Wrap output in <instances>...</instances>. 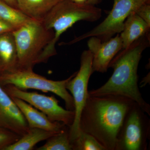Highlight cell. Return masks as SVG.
<instances>
[{
	"instance_id": "obj_1",
	"label": "cell",
	"mask_w": 150,
	"mask_h": 150,
	"mask_svg": "<svg viewBox=\"0 0 150 150\" xmlns=\"http://www.w3.org/2000/svg\"><path fill=\"white\" fill-rule=\"evenodd\" d=\"M135 102L121 96H88L81 113L80 130L93 137L105 150H115L118 132Z\"/></svg>"
},
{
	"instance_id": "obj_2",
	"label": "cell",
	"mask_w": 150,
	"mask_h": 150,
	"mask_svg": "<svg viewBox=\"0 0 150 150\" xmlns=\"http://www.w3.org/2000/svg\"><path fill=\"white\" fill-rule=\"evenodd\" d=\"M149 34L148 33L116 54L109 65L113 69L112 76L100 87L88 91L89 96L115 95L126 97L137 103L150 115V105L140 92L137 74L142 53L149 46Z\"/></svg>"
},
{
	"instance_id": "obj_3",
	"label": "cell",
	"mask_w": 150,
	"mask_h": 150,
	"mask_svg": "<svg viewBox=\"0 0 150 150\" xmlns=\"http://www.w3.org/2000/svg\"><path fill=\"white\" fill-rule=\"evenodd\" d=\"M102 16V10L87 3H75L62 0L48 13L42 21L48 29L54 33V38L37 60V64L45 63L56 54V45L61 35L76 23L81 21L94 22Z\"/></svg>"
},
{
	"instance_id": "obj_4",
	"label": "cell",
	"mask_w": 150,
	"mask_h": 150,
	"mask_svg": "<svg viewBox=\"0 0 150 150\" xmlns=\"http://www.w3.org/2000/svg\"><path fill=\"white\" fill-rule=\"evenodd\" d=\"M16 45L17 68L33 69L54 38V33L42 21L32 19L12 32Z\"/></svg>"
},
{
	"instance_id": "obj_5",
	"label": "cell",
	"mask_w": 150,
	"mask_h": 150,
	"mask_svg": "<svg viewBox=\"0 0 150 150\" xmlns=\"http://www.w3.org/2000/svg\"><path fill=\"white\" fill-rule=\"evenodd\" d=\"M76 72L62 81H53L36 74L33 69L16 68L11 71L0 73L1 86L12 85L18 88L25 90L34 89L43 92H52L64 101L66 109L74 111V99L66 88L67 84L74 76Z\"/></svg>"
},
{
	"instance_id": "obj_6",
	"label": "cell",
	"mask_w": 150,
	"mask_h": 150,
	"mask_svg": "<svg viewBox=\"0 0 150 150\" xmlns=\"http://www.w3.org/2000/svg\"><path fill=\"white\" fill-rule=\"evenodd\" d=\"M146 114L134 103L126 113L118 132L115 150H147L150 120Z\"/></svg>"
},
{
	"instance_id": "obj_7",
	"label": "cell",
	"mask_w": 150,
	"mask_h": 150,
	"mask_svg": "<svg viewBox=\"0 0 150 150\" xmlns=\"http://www.w3.org/2000/svg\"><path fill=\"white\" fill-rule=\"evenodd\" d=\"M149 2L150 0H114L112 10L102 22L67 44L71 45L91 37L99 38L102 41L110 39L115 34L121 33L130 13Z\"/></svg>"
},
{
	"instance_id": "obj_8",
	"label": "cell",
	"mask_w": 150,
	"mask_h": 150,
	"mask_svg": "<svg viewBox=\"0 0 150 150\" xmlns=\"http://www.w3.org/2000/svg\"><path fill=\"white\" fill-rule=\"evenodd\" d=\"M93 54L89 50L83 52L81 55L80 68L74 76L68 81L67 90L71 93L74 104L75 116L74 122L69 127L70 141L73 142L79 136L80 118L82 110L88 97V86L91 76L93 73Z\"/></svg>"
},
{
	"instance_id": "obj_9",
	"label": "cell",
	"mask_w": 150,
	"mask_h": 150,
	"mask_svg": "<svg viewBox=\"0 0 150 150\" xmlns=\"http://www.w3.org/2000/svg\"><path fill=\"white\" fill-rule=\"evenodd\" d=\"M11 97L24 100L45 114L50 120L61 122L70 127L74 119V111L65 109L54 96H47L35 92H28L12 85L1 86Z\"/></svg>"
},
{
	"instance_id": "obj_10",
	"label": "cell",
	"mask_w": 150,
	"mask_h": 150,
	"mask_svg": "<svg viewBox=\"0 0 150 150\" xmlns=\"http://www.w3.org/2000/svg\"><path fill=\"white\" fill-rule=\"evenodd\" d=\"M87 45L93 54V72H106L110 62L123 48L122 40L118 34L105 41L98 37L89 38Z\"/></svg>"
},
{
	"instance_id": "obj_11",
	"label": "cell",
	"mask_w": 150,
	"mask_h": 150,
	"mask_svg": "<svg viewBox=\"0 0 150 150\" xmlns=\"http://www.w3.org/2000/svg\"><path fill=\"white\" fill-rule=\"evenodd\" d=\"M0 127L19 136L28 132L30 127L19 108L0 86Z\"/></svg>"
},
{
	"instance_id": "obj_12",
	"label": "cell",
	"mask_w": 150,
	"mask_h": 150,
	"mask_svg": "<svg viewBox=\"0 0 150 150\" xmlns=\"http://www.w3.org/2000/svg\"><path fill=\"white\" fill-rule=\"evenodd\" d=\"M11 98L23 114L30 128H38L58 133L67 126L61 122L51 121L43 112L24 100L17 98Z\"/></svg>"
},
{
	"instance_id": "obj_13",
	"label": "cell",
	"mask_w": 150,
	"mask_h": 150,
	"mask_svg": "<svg viewBox=\"0 0 150 150\" xmlns=\"http://www.w3.org/2000/svg\"><path fill=\"white\" fill-rule=\"evenodd\" d=\"M150 26L135 11L129 14L125 23L120 35L123 48H128L140 38L149 33Z\"/></svg>"
},
{
	"instance_id": "obj_14",
	"label": "cell",
	"mask_w": 150,
	"mask_h": 150,
	"mask_svg": "<svg viewBox=\"0 0 150 150\" xmlns=\"http://www.w3.org/2000/svg\"><path fill=\"white\" fill-rule=\"evenodd\" d=\"M16 45L12 32L0 35V73L17 68Z\"/></svg>"
},
{
	"instance_id": "obj_15",
	"label": "cell",
	"mask_w": 150,
	"mask_h": 150,
	"mask_svg": "<svg viewBox=\"0 0 150 150\" xmlns=\"http://www.w3.org/2000/svg\"><path fill=\"white\" fill-rule=\"evenodd\" d=\"M17 7L30 18L42 21L62 0H16Z\"/></svg>"
},
{
	"instance_id": "obj_16",
	"label": "cell",
	"mask_w": 150,
	"mask_h": 150,
	"mask_svg": "<svg viewBox=\"0 0 150 150\" xmlns=\"http://www.w3.org/2000/svg\"><path fill=\"white\" fill-rule=\"evenodd\" d=\"M57 133L38 128H30L29 131L15 143L9 145L4 150H31L41 141L48 139Z\"/></svg>"
},
{
	"instance_id": "obj_17",
	"label": "cell",
	"mask_w": 150,
	"mask_h": 150,
	"mask_svg": "<svg viewBox=\"0 0 150 150\" xmlns=\"http://www.w3.org/2000/svg\"><path fill=\"white\" fill-rule=\"evenodd\" d=\"M0 18L17 28L33 19L24 14L18 9L0 0Z\"/></svg>"
},
{
	"instance_id": "obj_18",
	"label": "cell",
	"mask_w": 150,
	"mask_h": 150,
	"mask_svg": "<svg viewBox=\"0 0 150 150\" xmlns=\"http://www.w3.org/2000/svg\"><path fill=\"white\" fill-rule=\"evenodd\" d=\"M43 146L37 150H73L69 137V127L67 126L61 132L48 138Z\"/></svg>"
},
{
	"instance_id": "obj_19",
	"label": "cell",
	"mask_w": 150,
	"mask_h": 150,
	"mask_svg": "<svg viewBox=\"0 0 150 150\" xmlns=\"http://www.w3.org/2000/svg\"><path fill=\"white\" fill-rule=\"evenodd\" d=\"M72 144L73 150H105L93 137L81 131Z\"/></svg>"
},
{
	"instance_id": "obj_20",
	"label": "cell",
	"mask_w": 150,
	"mask_h": 150,
	"mask_svg": "<svg viewBox=\"0 0 150 150\" xmlns=\"http://www.w3.org/2000/svg\"><path fill=\"white\" fill-rule=\"evenodd\" d=\"M21 137L16 133L8 129L0 127V150L16 142Z\"/></svg>"
},
{
	"instance_id": "obj_21",
	"label": "cell",
	"mask_w": 150,
	"mask_h": 150,
	"mask_svg": "<svg viewBox=\"0 0 150 150\" xmlns=\"http://www.w3.org/2000/svg\"><path fill=\"white\" fill-rule=\"evenodd\" d=\"M135 12L150 26V2L141 6Z\"/></svg>"
},
{
	"instance_id": "obj_22",
	"label": "cell",
	"mask_w": 150,
	"mask_h": 150,
	"mask_svg": "<svg viewBox=\"0 0 150 150\" xmlns=\"http://www.w3.org/2000/svg\"><path fill=\"white\" fill-rule=\"evenodd\" d=\"M15 29L16 28L13 25L0 18V35L7 33L13 32Z\"/></svg>"
},
{
	"instance_id": "obj_23",
	"label": "cell",
	"mask_w": 150,
	"mask_h": 150,
	"mask_svg": "<svg viewBox=\"0 0 150 150\" xmlns=\"http://www.w3.org/2000/svg\"><path fill=\"white\" fill-rule=\"evenodd\" d=\"M3 1L7 3L10 5L11 6H17L16 1V0H3Z\"/></svg>"
},
{
	"instance_id": "obj_24",
	"label": "cell",
	"mask_w": 150,
	"mask_h": 150,
	"mask_svg": "<svg viewBox=\"0 0 150 150\" xmlns=\"http://www.w3.org/2000/svg\"><path fill=\"white\" fill-rule=\"evenodd\" d=\"M72 1L75 3L82 4V3H85L86 0H72Z\"/></svg>"
},
{
	"instance_id": "obj_25",
	"label": "cell",
	"mask_w": 150,
	"mask_h": 150,
	"mask_svg": "<svg viewBox=\"0 0 150 150\" xmlns=\"http://www.w3.org/2000/svg\"><path fill=\"white\" fill-rule=\"evenodd\" d=\"M91 1H96V0H91Z\"/></svg>"
}]
</instances>
